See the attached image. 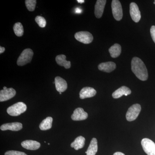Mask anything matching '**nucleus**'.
Segmentation results:
<instances>
[{
	"label": "nucleus",
	"mask_w": 155,
	"mask_h": 155,
	"mask_svg": "<svg viewBox=\"0 0 155 155\" xmlns=\"http://www.w3.org/2000/svg\"><path fill=\"white\" fill-rule=\"evenodd\" d=\"M131 70L140 80L145 81L148 79V73L144 63L137 57L133 58L131 63Z\"/></svg>",
	"instance_id": "1"
},
{
	"label": "nucleus",
	"mask_w": 155,
	"mask_h": 155,
	"mask_svg": "<svg viewBox=\"0 0 155 155\" xmlns=\"http://www.w3.org/2000/svg\"><path fill=\"white\" fill-rule=\"evenodd\" d=\"M26 110L27 106L25 103L20 102L9 107L7 112L10 116H17L24 113Z\"/></svg>",
	"instance_id": "2"
},
{
	"label": "nucleus",
	"mask_w": 155,
	"mask_h": 155,
	"mask_svg": "<svg viewBox=\"0 0 155 155\" xmlns=\"http://www.w3.org/2000/svg\"><path fill=\"white\" fill-rule=\"evenodd\" d=\"M34 53L31 49L27 48L23 50L17 61V64L19 66H23L30 63L32 60Z\"/></svg>",
	"instance_id": "3"
},
{
	"label": "nucleus",
	"mask_w": 155,
	"mask_h": 155,
	"mask_svg": "<svg viewBox=\"0 0 155 155\" xmlns=\"http://www.w3.org/2000/svg\"><path fill=\"white\" fill-rule=\"evenodd\" d=\"M141 110V106L139 104H135L131 106L126 113V119L129 122L134 121L138 117Z\"/></svg>",
	"instance_id": "4"
},
{
	"label": "nucleus",
	"mask_w": 155,
	"mask_h": 155,
	"mask_svg": "<svg viewBox=\"0 0 155 155\" xmlns=\"http://www.w3.org/2000/svg\"><path fill=\"white\" fill-rule=\"evenodd\" d=\"M111 7L114 18L117 21H120L123 17V11L121 3L118 0H113Z\"/></svg>",
	"instance_id": "5"
},
{
	"label": "nucleus",
	"mask_w": 155,
	"mask_h": 155,
	"mask_svg": "<svg viewBox=\"0 0 155 155\" xmlns=\"http://www.w3.org/2000/svg\"><path fill=\"white\" fill-rule=\"evenodd\" d=\"M141 145L148 155H155V143L149 139L145 138L141 140Z\"/></svg>",
	"instance_id": "6"
},
{
	"label": "nucleus",
	"mask_w": 155,
	"mask_h": 155,
	"mask_svg": "<svg viewBox=\"0 0 155 155\" xmlns=\"http://www.w3.org/2000/svg\"><path fill=\"white\" fill-rule=\"evenodd\" d=\"M75 38L77 41L84 44H89L93 40V36L91 33L86 31H81L75 34Z\"/></svg>",
	"instance_id": "7"
},
{
	"label": "nucleus",
	"mask_w": 155,
	"mask_h": 155,
	"mask_svg": "<svg viewBox=\"0 0 155 155\" xmlns=\"http://www.w3.org/2000/svg\"><path fill=\"white\" fill-rule=\"evenodd\" d=\"M130 14L132 20L138 22L141 19V14L138 6L135 3L132 2L130 5Z\"/></svg>",
	"instance_id": "8"
},
{
	"label": "nucleus",
	"mask_w": 155,
	"mask_h": 155,
	"mask_svg": "<svg viewBox=\"0 0 155 155\" xmlns=\"http://www.w3.org/2000/svg\"><path fill=\"white\" fill-rule=\"evenodd\" d=\"M16 94V91L13 88L2 90L0 91V101H5L11 99L15 96Z\"/></svg>",
	"instance_id": "9"
},
{
	"label": "nucleus",
	"mask_w": 155,
	"mask_h": 155,
	"mask_svg": "<svg viewBox=\"0 0 155 155\" xmlns=\"http://www.w3.org/2000/svg\"><path fill=\"white\" fill-rule=\"evenodd\" d=\"M87 117L88 114L81 108L75 109L71 116V118L74 121H82L85 120Z\"/></svg>",
	"instance_id": "10"
},
{
	"label": "nucleus",
	"mask_w": 155,
	"mask_h": 155,
	"mask_svg": "<svg viewBox=\"0 0 155 155\" xmlns=\"http://www.w3.org/2000/svg\"><path fill=\"white\" fill-rule=\"evenodd\" d=\"M107 2L106 0H97L95 5L94 14L97 18H100L102 16L104 9Z\"/></svg>",
	"instance_id": "11"
},
{
	"label": "nucleus",
	"mask_w": 155,
	"mask_h": 155,
	"mask_svg": "<svg viewBox=\"0 0 155 155\" xmlns=\"http://www.w3.org/2000/svg\"><path fill=\"white\" fill-rule=\"evenodd\" d=\"M22 128V125L20 122H12V123L4 124L1 126L2 130H11L12 131H19Z\"/></svg>",
	"instance_id": "12"
},
{
	"label": "nucleus",
	"mask_w": 155,
	"mask_h": 155,
	"mask_svg": "<svg viewBox=\"0 0 155 155\" xmlns=\"http://www.w3.org/2000/svg\"><path fill=\"white\" fill-rule=\"evenodd\" d=\"M96 94V91L93 87H84L81 90L79 96L81 99H84L87 98L93 97Z\"/></svg>",
	"instance_id": "13"
},
{
	"label": "nucleus",
	"mask_w": 155,
	"mask_h": 155,
	"mask_svg": "<svg viewBox=\"0 0 155 155\" xmlns=\"http://www.w3.org/2000/svg\"><path fill=\"white\" fill-rule=\"evenodd\" d=\"M54 82L56 90L59 92H63L67 89V81L62 78L59 77V76L56 77L55 78Z\"/></svg>",
	"instance_id": "14"
},
{
	"label": "nucleus",
	"mask_w": 155,
	"mask_h": 155,
	"mask_svg": "<svg viewBox=\"0 0 155 155\" xmlns=\"http://www.w3.org/2000/svg\"><path fill=\"white\" fill-rule=\"evenodd\" d=\"M21 145L26 149L35 150L39 148L41 144L35 140H26L22 142Z\"/></svg>",
	"instance_id": "15"
},
{
	"label": "nucleus",
	"mask_w": 155,
	"mask_h": 155,
	"mask_svg": "<svg viewBox=\"0 0 155 155\" xmlns=\"http://www.w3.org/2000/svg\"><path fill=\"white\" fill-rule=\"evenodd\" d=\"M131 90L127 87L123 86L114 91L112 94V96L114 99H118L123 95L126 96L131 94Z\"/></svg>",
	"instance_id": "16"
},
{
	"label": "nucleus",
	"mask_w": 155,
	"mask_h": 155,
	"mask_svg": "<svg viewBox=\"0 0 155 155\" xmlns=\"http://www.w3.org/2000/svg\"><path fill=\"white\" fill-rule=\"evenodd\" d=\"M116 64L113 62H105L98 65V69L101 71L106 72H110L116 69Z\"/></svg>",
	"instance_id": "17"
},
{
	"label": "nucleus",
	"mask_w": 155,
	"mask_h": 155,
	"mask_svg": "<svg viewBox=\"0 0 155 155\" xmlns=\"http://www.w3.org/2000/svg\"><path fill=\"white\" fill-rule=\"evenodd\" d=\"M56 61L58 65L64 67L66 69H69L71 67V62L66 60V56L65 55L57 56L56 58Z\"/></svg>",
	"instance_id": "18"
},
{
	"label": "nucleus",
	"mask_w": 155,
	"mask_h": 155,
	"mask_svg": "<svg viewBox=\"0 0 155 155\" xmlns=\"http://www.w3.org/2000/svg\"><path fill=\"white\" fill-rule=\"evenodd\" d=\"M97 150V140L96 138H93L91 140L90 144L85 153L87 155H95Z\"/></svg>",
	"instance_id": "19"
},
{
	"label": "nucleus",
	"mask_w": 155,
	"mask_h": 155,
	"mask_svg": "<svg viewBox=\"0 0 155 155\" xmlns=\"http://www.w3.org/2000/svg\"><path fill=\"white\" fill-rule=\"evenodd\" d=\"M85 139L83 137L80 136L75 138V140L72 143L71 147L74 148L76 150L82 148L85 144Z\"/></svg>",
	"instance_id": "20"
},
{
	"label": "nucleus",
	"mask_w": 155,
	"mask_h": 155,
	"mask_svg": "<svg viewBox=\"0 0 155 155\" xmlns=\"http://www.w3.org/2000/svg\"><path fill=\"white\" fill-rule=\"evenodd\" d=\"M111 57L113 58H116L119 57L122 51L121 45L118 44H115L109 49Z\"/></svg>",
	"instance_id": "21"
},
{
	"label": "nucleus",
	"mask_w": 155,
	"mask_h": 155,
	"mask_svg": "<svg viewBox=\"0 0 155 155\" xmlns=\"http://www.w3.org/2000/svg\"><path fill=\"white\" fill-rule=\"evenodd\" d=\"M53 118L48 117L42 121L39 125L40 129L41 130H45L51 129L52 125Z\"/></svg>",
	"instance_id": "22"
},
{
	"label": "nucleus",
	"mask_w": 155,
	"mask_h": 155,
	"mask_svg": "<svg viewBox=\"0 0 155 155\" xmlns=\"http://www.w3.org/2000/svg\"><path fill=\"white\" fill-rule=\"evenodd\" d=\"M14 33L18 37L22 36L24 33V29L23 26L20 22H18L15 23L13 27Z\"/></svg>",
	"instance_id": "23"
},
{
	"label": "nucleus",
	"mask_w": 155,
	"mask_h": 155,
	"mask_svg": "<svg viewBox=\"0 0 155 155\" xmlns=\"http://www.w3.org/2000/svg\"><path fill=\"white\" fill-rule=\"evenodd\" d=\"M37 1L36 0H26L25 1V5L28 11H33L35 8Z\"/></svg>",
	"instance_id": "24"
},
{
	"label": "nucleus",
	"mask_w": 155,
	"mask_h": 155,
	"mask_svg": "<svg viewBox=\"0 0 155 155\" xmlns=\"http://www.w3.org/2000/svg\"><path fill=\"white\" fill-rule=\"evenodd\" d=\"M35 21L38 24L39 26L41 28H44L46 25V21L44 17L41 16H37L35 18Z\"/></svg>",
	"instance_id": "25"
},
{
	"label": "nucleus",
	"mask_w": 155,
	"mask_h": 155,
	"mask_svg": "<svg viewBox=\"0 0 155 155\" xmlns=\"http://www.w3.org/2000/svg\"><path fill=\"white\" fill-rule=\"evenodd\" d=\"M5 155H27L25 153L18 151L10 150L8 151L5 153Z\"/></svg>",
	"instance_id": "26"
},
{
	"label": "nucleus",
	"mask_w": 155,
	"mask_h": 155,
	"mask_svg": "<svg viewBox=\"0 0 155 155\" xmlns=\"http://www.w3.org/2000/svg\"><path fill=\"white\" fill-rule=\"evenodd\" d=\"M150 34L153 40L155 43V26L153 25L150 28Z\"/></svg>",
	"instance_id": "27"
},
{
	"label": "nucleus",
	"mask_w": 155,
	"mask_h": 155,
	"mask_svg": "<svg viewBox=\"0 0 155 155\" xmlns=\"http://www.w3.org/2000/svg\"><path fill=\"white\" fill-rule=\"evenodd\" d=\"M81 12H82V10L80 8H76L75 10V13H77V14H80V13H81Z\"/></svg>",
	"instance_id": "28"
},
{
	"label": "nucleus",
	"mask_w": 155,
	"mask_h": 155,
	"mask_svg": "<svg viewBox=\"0 0 155 155\" xmlns=\"http://www.w3.org/2000/svg\"><path fill=\"white\" fill-rule=\"evenodd\" d=\"M5 50V48L2 46L0 47V54H2V53H4Z\"/></svg>",
	"instance_id": "29"
},
{
	"label": "nucleus",
	"mask_w": 155,
	"mask_h": 155,
	"mask_svg": "<svg viewBox=\"0 0 155 155\" xmlns=\"http://www.w3.org/2000/svg\"><path fill=\"white\" fill-rule=\"evenodd\" d=\"M114 155H125L124 153H122L120 152H117L115 153Z\"/></svg>",
	"instance_id": "30"
},
{
	"label": "nucleus",
	"mask_w": 155,
	"mask_h": 155,
	"mask_svg": "<svg viewBox=\"0 0 155 155\" xmlns=\"http://www.w3.org/2000/svg\"><path fill=\"white\" fill-rule=\"evenodd\" d=\"M77 2H78L81 3V4L84 2V0H78Z\"/></svg>",
	"instance_id": "31"
},
{
	"label": "nucleus",
	"mask_w": 155,
	"mask_h": 155,
	"mask_svg": "<svg viewBox=\"0 0 155 155\" xmlns=\"http://www.w3.org/2000/svg\"><path fill=\"white\" fill-rule=\"evenodd\" d=\"M7 88H7V87H3V89H4V90L7 89Z\"/></svg>",
	"instance_id": "32"
},
{
	"label": "nucleus",
	"mask_w": 155,
	"mask_h": 155,
	"mask_svg": "<svg viewBox=\"0 0 155 155\" xmlns=\"http://www.w3.org/2000/svg\"><path fill=\"white\" fill-rule=\"evenodd\" d=\"M59 94H62V93L61 92H59Z\"/></svg>",
	"instance_id": "33"
},
{
	"label": "nucleus",
	"mask_w": 155,
	"mask_h": 155,
	"mask_svg": "<svg viewBox=\"0 0 155 155\" xmlns=\"http://www.w3.org/2000/svg\"><path fill=\"white\" fill-rule=\"evenodd\" d=\"M48 145H50V143H48Z\"/></svg>",
	"instance_id": "34"
},
{
	"label": "nucleus",
	"mask_w": 155,
	"mask_h": 155,
	"mask_svg": "<svg viewBox=\"0 0 155 155\" xmlns=\"http://www.w3.org/2000/svg\"><path fill=\"white\" fill-rule=\"evenodd\" d=\"M154 4H155V1L154 2Z\"/></svg>",
	"instance_id": "35"
}]
</instances>
